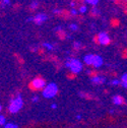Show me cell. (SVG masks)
Returning <instances> with one entry per match:
<instances>
[{
  "instance_id": "cell-1",
  "label": "cell",
  "mask_w": 127,
  "mask_h": 128,
  "mask_svg": "<svg viewBox=\"0 0 127 128\" xmlns=\"http://www.w3.org/2000/svg\"><path fill=\"white\" fill-rule=\"evenodd\" d=\"M65 67L68 68L71 73L78 74L84 69V63H82V61H80L77 58L69 57V58H67V60L65 62Z\"/></svg>"
},
{
  "instance_id": "cell-2",
  "label": "cell",
  "mask_w": 127,
  "mask_h": 128,
  "mask_svg": "<svg viewBox=\"0 0 127 128\" xmlns=\"http://www.w3.org/2000/svg\"><path fill=\"white\" fill-rule=\"evenodd\" d=\"M24 107V99L20 94H18L14 98H12L8 105V112L11 114H16Z\"/></svg>"
},
{
  "instance_id": "cell-3",
  "label": "cell",
  "mask_w": 127,
  "mask_h": 128,
  "mask_svg": "<svg viewBox=\"0 0 127 128\" xmlns=\"http://www.w3.org/2000/svg\"><path fill=\"white\" fill-rule=\"evenodd\" d=\"M58 94V86L55 82L47 84L45 88L42 90V96L45 99H53Z\"/></svg>"
},
{
  "instance_id": "cell-4",
  "label": "cell",
  "mask_w": 127,
  "mask_h": 128,
  "mask_svg": "<svg viewBox=\"0 0 127 128\" xmlns=\"http://www.w3.org/2000/svg\"><path fill=\"white\" fill-rule=\"evenodd\" d=\"M46 86H47V82L43 77H35L30 82V88L35 90H43Z\"/></svg>"
},
{
  "instance_id": "cell-5",
  "label": "cell",
  "mask_w": 127,
  "mask_h": 128,
  "mask_svg": "<svg viewBox=\"0 0 127 128\" xmlns=\"http://www.w3.org/2000/svg\"><path fill=\"white\" fill-rule=\"evenodd\" d=\"M96 40H97V43L101 46H107L111 43V38H110L109 34L105 30L100 32V33L97 35Z\"/></svg>"
},
{
  "instance_id": "cell-6",
  "label": "cell",
  "mask_w": 127,
  "mask_h": 128,
  "mask_svg": "<svg viewBox=\"0 0 127 128\" xmlns=\"http://www.w3.org/2000/svg\"><path fill=\"white\" fill-rule=\"evenodd\" d=\"M47 20H48V15L46 13H43V12H40V13H37L35 16H33V22L40 26V24H43Z\"/></svg>"
},
{
  "instance_id": "cell-7",
  "label": "cell",
  "mask_w": 127,
  "mask_h": 128,
  "mask_svg": "<svg viewBox=\"0 0 127 128\" xmlns=\"http://www.w3.org/2000/svg\"><path fill=\"white\" fill-rule=\"evenodd\" d=\"M106 82H107V78L104 75H92L90 77V82L92 84L100 86V84H104Z\"/></svg>"
},
{
  "instance_id": "cell-8",
  "label": "cell",
  "mask_w": 127,
  "mask_h": 128,
  "mask_svg": "<svg viewBox=\"0 0 127 128\" xmlns=\"http://www.w3.org/2000/svg\"><path fill=\"white\" fill-rule=\"evenodd\" d=\"M104 65V59L101 55L96 54V57H94V63H92V67L94 68H101Z\"/></svg>"
},
{
  "instance_id": "cell-9",
  "label": "cell",
  "mask_w": 127,
  "mask_h": 128,
  "mask_svg": "<svg viewBox=\"0 0 127 128\" xmlns=\"http://www.w3.org/2000/svg\"><path fill=\"white\" fill-rule=\"evenodd\" d=\"M94 57H96V54H92V53H90V54L84 55V64H86V65H88V66H92Z\"/></svg>"
},
{
  "instance_id": "cell-10",
  "label": "cell",
  "mask_w": 127,
  "mask_h": 128,
  "mask_svg": "<svg viewBox=\"0 0 127 128\" xmlns=\"http://www.w3.org/2000/svg\"><path fill=\"white\" fill-rule=\"evenodd\" d=\"M112 102H113V104L115 106H121V105H123L125 103L124 98L122 97V96H119V94L114 96V97L112 98Z\"/></svg>"
},
{
  "instance_id": "cell-11",
  "label": "cell",
  "mask_w": 127,
  "mask_h": 128,
  "mask_svg": "<svg viewBox=\"0 0 127 128\" xmlns=\"http://www.w3.org/2000/svg\"><path fill=\"white\" fill-rule=\"evenodd\" d=\"M42 46H43V48H45L47 51H53L55 49V46L52 43H49V42H44Z\"/></svg>"
},
{
  "instance_id": "cell-12",
  "label": "cell",
  "mask_w": 127,
  "mask_h": 128,
  "mask_svg": "<svg viewBox=\"0 0 127 128\" xmlns=\"http://www.w3.org/2000/svg\"><path fill=\"white\" fill-rule=\"evenodd\" d=\"M120 82H121V86L127 90V72L123 73L121 78H120Z\"/></svg>"
},
{
  "instance_id": "cell-13",
  "label": "cell",
  "mask_w": 127,
  "mask_h": 128,
  "mask_svg": "<svg viewBox=\"0 0 127 128\" xmlns=\"http://www.w3.org/2000/svg\"><path fill=\"white\" fill-rule=\"evenodd\" d=\"M72 47H73V49H74V50H77V51H78V50L82 49L84 45H82V43L80 41H75V42H73Z\"/></svg>"
},
{
  "instance_id": "cell-14",
  "label": "cell",
  "mask_w": 127,
  "mask_h": 128,
  "mask_svg": "<svg viewBox=\"0 0 127 128\" xmlns=\"http://www.w3.org/2000/svg\"><path fill=\"white\" fill-rule=\"evenodd\" d=\"M82 1H84L86 4H88V5L92 6V7H96V6L98 5V3H99L100 0H82Z\"/></svg>"
},
{
  "instance_id": "cell-15",
  "label": "cell",
  "mask_w": 127,
  "mask_h": 128,
  "mask_svg": "<svg viewBox=\"0 0 127 128\" xmlns=\"http://www.w3.org/2000/svg\"><path fill=\"white\" fill-rule=\"evenodd\" d=\"M90 14L92 15V16H100L101 15V10L97 7H92L90 9Z\"/></svg>"
},
{
  "instance_id": "cell-16",
  "label": "cell",
  "mask_w": 127,
  "mask_h": 128,
  "mask_svg": "<svg viewBox=\"0 0 127 128\" xmlns=\"http://www.w3.org/2000/svg\"><path fill=\"white\" fill-rule=\"evenodd\" d=\"M78 12L79 13H82V14H84V13H86V12H88V6H86V4H82V5H79L78 6Z\"/></svg>"
},
{
  "instance_id": "cell-17",
  "label": "cell",
  "mask_w": 127,
  "mask_h": 128,
  "mask_svg": "<svg viewBox=\"0 0 127 128\" xmlns=\"http://www.w3.org/2000/svg\"><path fill=\"white\" fill-rule=\"evenodd\" d=\"M54 32L56 34H59V35H63V34H65L64 33V30H63V26H57L54 28Z\"/></svg>"
},
{
  "instance_id": "cell-18",
  "label": "cell",
  "mask_w": 127,
  "mask_h": 128,
  "mask_svg": "<svg viewBox=\"0 0 127 128\" xmlns=\"http://www.w3.org/2000/svg\"><path fill=\"white\" fill-rule=\"evenodd\" d=\"M38 7H39V2L36 1V0H33V1L30 2V10H36Z\"/></svg>"
},
{
  "instance_id": "cell-19",
  "label": "cell",
  "mask_w": 127,
  "mask_h": 128,
  "mask_svg": "<svg viewBox=\"0 0 127 128\" xmlns=\"http://www.w3.org/2000/svg\"><path fill=\"white\" fill-rule=\"evenodd\" d=\"M110 84H111V86H117L121 84V82H120V79L114 78V79H112V80L110 82Z\"/></svg>"
},
{
  "instance_id": "cell-20",
  "label": "cell",
  "mask_w": 127,
  "mask_h": 128,
  "mask_svg": "<svg viewBox=\"0 0 127 128\" xmlns=\"http://www.w3.org/2000/svg\"><path fill=\"white\" fill-rule=\"evenodd\" d=\"M3 128H18V124H15V123H12V122H9V123H6Z\"/></svg>"
},
{
  "instance_id": "cell-21",
  "label": "cell",
  "mask_w": 127,
  "mask_h": 128,
  "mask_svg": "<svg viewBox=\"0 0 127 128\" xmlns=\"http://www.w3.org/2000/svg\"><path fill=\"white\" fill-rule=\"evenodd\" d=\"M68 28L71 32H76V30H78V26L76 24H71L68 26Z\"/></svg>"
},
{
  "instance_id": "cell-22",
  "label": "cell",
  "mask_w": 127,
  "mask_h": 128,
  "mask_svg": "<svg viewBox=\"0 0 127 128\" xmlns=\"http://www.w3.org/2000/svg\"><path fill=\"white\" fill-rule=\"evenodd\" d=\"M10 3H11V2H10V0H1V7L5 8V7L9 6Z\"/></svg>"
},
{
  "instance_id": "cell-23",
  "label": "cell",
  "mask_w": 127,
  "mask_h": 128,
  "mask_svg": "<svg viewBox=\"0 0 127 128\" xmlns=\"http://www.w3.org/2000/svg\"><path fill=\"white\" fill-rule=\"evenodd\" d=\"M78 13L79 12H78V9L77 8H70V10H69V14L72 15V16H76Z\"/></svg>"
},
{
  "instance_id": "cell-24",
  "label": "cell",
  "mask_w": 127,
  "mask_h": 128,
  "mask_svg": "<svg viewBox=\"0 0 127 128\" xmlns=\"http://www.w3.org/2000/svg\"><path fill=\"white\" fill-rule=\"evenodd\" d=\"M6 123V118L3 115H0V126H4Z\"/></svg>"
},
{
  "instance_id": "cell-25",
  "label": "cell",
  "mask_w": 127,
  "mask_h": 128,
  "mask_svg": "<svg viewBox=\"0 0 127 128\" xmlns=\"http://www.w3.org/2000/svg\"><path fill=\"white\" fill-rule=\"evenodd\" d=\"M62 9H59V8H55V9H53V13L55 14V15H60V14H62Z\"/></svg>"
},
{
  "instance_id": "cell-26",
  "label": "cell",
  "mask_w": 127,
  "mask_h": 128,
  "mask_svg": "<svg viewBox=\"0 0 127 128\" xmlns=\"http://www.w3.org/2000/svg\"><path fill=\"white\" fill-rule=\"evenodd\" d=\"M39 97H38V96H33V98H32V102H33V103H38L39 102Z\"/></svg>"
},
{
  "instance_id": "cell-27",
  "label": "cell",
  "mask_w": 127,
  "mask_h": 128,
  "mask_svg": "<svg viewBox=\"0 0 127 128\" xmlns=\"http://www.w3.org/2000/svg\"><path fill=\"white\" fill-rule=\"evenodd\" d=\"M70 7L71 8H76V0H73V1L70 2Z\"/></svg>"
},
{
  "instance_id": "cell-28",
  "label": "cell",
  "mask_w": 127,
  "mask_h": 128,
  "mask_svg": "<svg viewBox=\"0 0 127 128\" xmlns=\"http://www.w3.org/2000/svg\"><path fill=\"white\" fill-rule=\"evenodd\" d=\"M53 110H55V109H57V104L56 103H53V104H51V106H50Z\"/></svg>"
},
{
  "instance_id": "cell-29",
  "label": "cell",
  "mask_w": 127,
  "mask_h": 128,
  "mask_svg": "<svg viewBox=\"0 0 127 128\" xmlns=\"http://www.w3.org/2000/svg\"><path fill=\"white\" fill-rule=\"evenodd\" d=\"M26 22H33V16L28 18H26Z\"/></svg>"
},
{
  "instance_id": "cell-30",
  "label": "cell",
  "mask_w": 127,
  "mask_h": 128,
  "mask_svg": "<svg viewBox=\"0 0 127 128\" xmlns=\"http://www.w3.org/2000/svg\"><path fill=\"white\" fill-rule=\"evenodd\" d=\"M86 73H88V75H90V74H92V70H90V69H88V70H86Z\"/></svg>"
},
{
  "instance_id": "cell-31",
  "label": "cell",
  "mask_w": 127,
  "mask_h": 128,
  "mask_svg": "<svg viewBox=\"0 0 127 128\" xmlns=\"http://www.w3.org/2000/svg\"><path fill=\"white\" fill-rule=\"evenodd\" d=\"M76 119L77 120H80L82 119V115H76Z\"/></svg>"
},
{
  "instance_id": "cell-32",
  "label": "cell",
  "mask_w": 127,
  "mask_h": 128,
  "mask_svg": "<svg viewBox=\"0 0 127 128\" xmlns=\"http://www.w3.org/2000/svg\"><path fill=\"white\" fill-rule=\"evenodd\" d=\"M1 111H2V106L0 105V112H1Z\"/></svg>"
},
{
  "instance_id": "cell-33",
  "label": "cell",
  "mask_w": 127,
  "mask_h": 128,
  "mask_svg": "<svg viewBox=\"0 0 127 128\" xmlns=\"http://www.w3.org/2000/svg\"><path fill=\"white\" fill-rule=\"evenodd\" d=\"M126 1H127V0H126Z\"/></svg>"
}]
</instances>
